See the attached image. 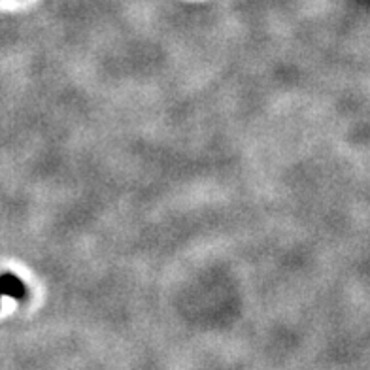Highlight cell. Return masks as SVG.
Wrapping results in <instances>:
<instances>
[{
  "label": "cell",
  "mask_w": 370,
  "mask_h": 370,
  "mask_svg": "<svg viewBox=\"0 0 370 370\" xmlns=\"http://www.w3.org/2000/svg\"><path fill=\"white\" fill-rule=\"evenodd\" d=\"M28 295L27 285L21 282V278H17L16 274L11 272H6L0 276V298L2 297H11L23 303Z\"/></svg>",
  "instance_id": "obj_1"
}]
</instances>
